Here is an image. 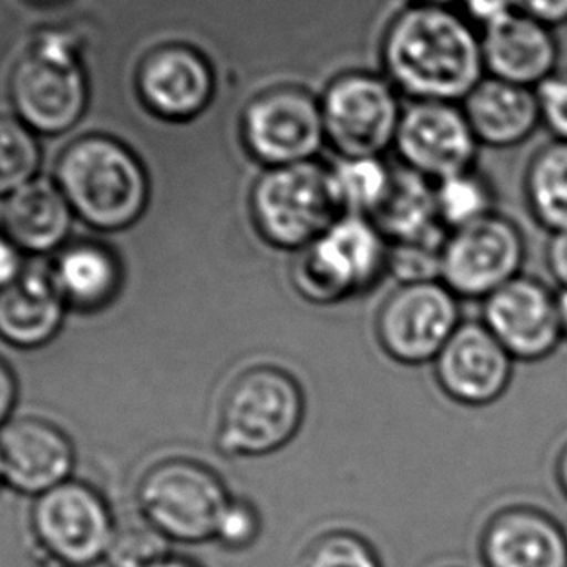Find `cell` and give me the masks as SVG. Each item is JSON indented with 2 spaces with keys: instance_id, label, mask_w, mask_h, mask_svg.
Listing matches in <instances>:
<instances>
[{
  "instance_id": "6da1fadb",
  "label": "cell",
  "mask_w": 567,
  "mask_h": 567,
  "mask_svg": "<svg viewBox=\"0 0 567 567\" xmlns=\"http://www.w3.org/2000/svg\"><path fill=\"white\" fill-rule=\"evenodd\" d=\"M379 63L410 102L463 103L486 74L476 25L457 9L417 4L385 25Z\"/></svg>"
},
{
  "instance_id": "7a4b0ae2",
  "label": "cell",
  "mask_w": 567,
  "mask_h": 567,
  "mask_svg": "<svg viewBox=\"0 0 567 567\" xmlns=\"http://www.w3.org/2000/svg\"><path fill=\"white\" fill-rule=\"evenodd\" d=\"M306 420V393L290 371L255 365L229 385L216 443L228 457H265L286 447Z\"/></svg>"
},
{
  "instance_id": "3957f363",
  "label": "cell",
  "mask_w": 567,
  "mask_h": 567,
  "mask_svg": "<svg viewBox=\"0 0 567 567\" xmlns=\"http://www.w3.org/2000/svg\"><path fill=\"white\" fill-rule=\"evenodd\" d=\"M389 241L363 216L342 214L293 255L290 280L303 300L332 306L371 292L389 275Z\"/></svg>"
},
{
  "instance_id": "277c9868",
  "label": "cell",
  "mask_w": 567,
  "mask_h": 567,
  "mask_svg": "<svg viewBox=\"0 0 567 567\" xmlns=\"http://www.w3.org/2000/svg\"><path fill=\"white\" fill-rule=\"evenodd\" d=\"M252 218L265 241L298 252L313 244L340 213L329 166L319 159L268 167L255 182Z\"/></svg>"
},
{
  "instance_id": "5b68a950",
  "label": "cell",
  "mask_w": 567,
  "mask_h": 567,
  "mask_svg": "<svg viewBox=\"0 0 567 567\" xmlns=\"http://www.w3.org/2000/svg\"><path fill=\"white\" fill-rule=\"evenodd\" d=\"M324 136L339 158H383L401 125V94L383 72L352 69L324 84Z\"/></svg>"
},
{
  "instance_id": "8992f818",
  "label": "cell",
  "mask_w": 567,
  "mask_h": 567,
  "mask_svg": "<svg viewBox=\"0 0 567 567\" xmlns=\"http://www.w3.org/2000/svg\"><path fill=\"white\" fill-rule=\"evenodd\" d=\"M59 179L80 216L95 228H125L146 203V179L133 156L110 141L79 142L66 151Z\"/></svg>"
},
{
  "instance_id": "52a82bcc",
  "label": "cell",
  "mask_w": 567,
  "mask_h": 567,
  "mask_svg": "<svg viewBox=\"0 0 567 567\" xmlns=\"http://www.w3.org/2000/svg\"><path fill=\"white\" fill-rule=\"evenodd\" d=\"M229 499L226 484L213 468L187 458L159 463L138 486L144 519L179 543L214 538Z\"/></svg>"
},
{
  "instance_id": "ba28073f",
  "label": "cell",
  "mask_w": 567,
  "mask_h": 567,
  "mask_svg": "<svg viewBox=\"0 0 567 567\" xmlns=\"http://www.w3.org/2000/svg\"><path fill=\"white\" fill-rule=\"evenodd\" d=\"M463 323L461 303L442 280L396 284L375 316L381 350L402 365L434 363Z\"/></svg>"
},
{
  "instance_id": "9c48e42d",
  "label": "cell",
  "mask_w": 567,
  "mask_h": 567,
  "mask_svg": "<svg viewBox=\"0 0 567 567\" xmlns=\"http://www.w3.org/2000/svg\"><path fill=\"white\" fill-rule=\"evenodd\" d=\"M247 148L267 167L317 159L327 144L319 94L303 84H278L245 110Z\"/></svg>"
},
{
  "instance_id": "30bf717a",
  "label": "cell",
  "mask_w": 567,
  "mask_h": 567,
  "mask_svg": "<svg viewBox=\"0 0 567 567\" xmlns=\"http://www.w3.org/2000/svg\"><path fill=\"white\" fill-rule=\"evenodd\" d=\"M525 237L504 214L453 229L442 247V280L458 300H486L520 276Z\"/></svg>"
},
{
  "instance_id": "8fae6325",
  "label": "cell",
  "mask_w": 567,
  "mask_h": 567,
  "mask_svg": "<svg viewBox=\"0 0 567 567\" xmlns=\"http://www.w3.org/2000/svg\"><path fill=\"white\" fill-rule=\"evenodd\" d=\"M32 520L41 546L66 567L92 566L105 558L117 530L103 497L74 481L38 496Z\"/></svg>"
},
{
  "instance_id": "7c38bea8",
  "label": "cell",
  "mask_w": 567,
  "mask_h": 567,
  "mask_svg": "<svg viewBox=\"0 0 567 567\" xmlns=\"http://www.w3.org/2000/svg\"><path fill=\"white\" fill-rule=\"evenodd\" d=\"M481 142L461 103L410 102L394 141L399 164L430 182L474 169Z\"/></svg>"
},
{
  "instance_id": "4fadbf2b",
  "label": "cell",
  "mask_w": 567,
  "mask_h": 567,
  "mask_svg": "<svg viewBox=\"0 0 567 567\" xmlns=\"http://www.w3.org/2000/svg\"><path fill=\"white\" fill-rule=\"evenodd\" d=\"M482 323L520 362L548 358L564 340L556 292L533 276H517L482 300Z\"/></svg>"
},
{
  "instance_id": "5bb4252c",
  "label": "cell",
  "mask_w": 567,
  "mask_h": 567,
  "mask_svg": "<svg viewBox=\"0 0 567 567\" xmlns=\"http://www.w3.org/2000/svg\"><path fill=\"white\" fill-rule=\"evenodd\" d=\"M512 354L482 321H463L434 360L437 385L451 401L488 406L504 396L513 378Z\"/></svg>"
},
{
  "instance_id": "9a60e30c",
  "label": "cell",
  "mask_w": 567,
  "mask_h": 567,
  "mask_svg": "<svg viewBox=\"0 0 567 567\" xmlns=\"http://www.w3.org/2000/svg\"><path fill=\"white\" fill-rule=\"evenodd\" d=\"M12 94L25 123L41 133H63L74 125L86 100L82 72L53 41L18 64Z\"/></svg>"
},
{
  "instance_id": "2e32d148",
  "label": "cell",
  "mask_w": 567,
  "mask_h": 567,
  "mask_svg": "<svg viewBox=\"0 0 567 567\" xmlns=\"http://www.w3.org/2000/svg\"><path fill=\"white\" fill-rule=\"evenodd\" d=\"M484 567H567V533L533 505L497 509L482 528Z\"/></svg>"
},
{
  "instance_id": "e0dca14e",
  "label": "cell",
  "mask_w": 567,
  "mask_h": 567,
  "mask_svg": "<svg viewBox=\"0 0 567 567\" xmlns=\"http://www.w3.org/2000/svg\"><path fill=\"white\" fill-rule=\"evenodd\" d=\"M0 457L10 488L41 496L69 481L74 450L56 425L22 417L0 430Z\"/></svg>"
},
{
  "instance_id": "ac0fdd59",
  "label": "cell",
  "mask_w": 567,
  "mask_h": 567,
  "mask_svg": "<svg viewBox=\"0 0 567 567\" xmlns=\"http://www.w3.org/2000/svg\"><path fill=\"white\" fill-rule=\"evenodd\" d=\"M484 71L492 79L536 87L558 72L559 45L550 25L513 12L482 30Z\"/></svg>"
},
{
  "instance_id": "d6986e66",
  "label": "cell",
  "mask_w": 567,
  "mask_h": 567,
  "mask_svg": "<svg viewBox=\"0 0 567 567\" xmlns=\"http://www.w3.org/2000/svg\"><path fill=\"white\" fill-rule=\"evenodd\" d=\"M461 107L474 136L489 148L519 146L540 125L535 87L519 86L492 76H484L466 95Z\"/></svg>"
},
{
  "instance_id": "ffe728a7",
  "label": "cell",
  "mask_w": 567,
  "mask_h": 567,
  "mask_svg": "<svg viewBox=\"0 0 567 567\" xmlns=\"http://www.w3.org/2000/svg\"><path fill=\"white\" fill-rule=\"evenodd\" d=\"M66 308L51 268H25L17 282L0 292V337L12 347H43L61 331Z\"/></svg>"
},
{
  "instance_id": "44dd1931",
  "label": "cell",
  "mask_w": 567,
  "mask_h": 567,
  "mask_svg": "<svg viewBox=\"0 0 567 567\" xmlns=\"http://www.w3.org/2000/svg\"><path fill=\"white\" fill-rule=\"evenodd\" d=\"M371 221L389 244H443L450 234L437 214L435 183L402 164L393 166V182Z\"/></svg>"
},
{
  "instance_id": "7402d4cb",
  "label": "cell",
  "mask_w": 567,
  "mask_h": 567,
  "mask_svg": "<svg viewBox=\"0 0 567 567\" xmlns=\"http://www.w3.org/2000/svg\"><path fill=\"white\" fill-rule=\"evenodd\" d=\"M146 102L166 117H189L213 94V74L203 56L189 49H164L152 55L141 76Z\"/></svg>"
},
{
  "instance_id": "603a6c76",
  "label": "cell",
  "mask_w": 567,
  "mask_h": 567,
  "mask_svg": "<svg viewBox=\"0 0 567 567\" xmlns=\"http://www.w3.org/2000/svg\"><path fill=\"white\" fill-rule=\"evenodd\" d=\"M10 241L25 251L48 252L63 244L71 229L66 198L45 182L25 183L4 208Z\"/></svg>"
},
{
  "instance_id": "cb8c5ba5",
  "label": "cell",
  "mask_w": 567,
  "mask_h": 567,
  "mask_svg": "<svg viewBox=\"0 0 567 567\" xmlns=\"http://www.w3.org/2000/svg\"><path fill=\"white\" fill-rule=\"evenodd\" d=\"M53 282L69 308L94 311L111 303L121 284L117 260L100 245L64 249L51 267Z\"/></svg>"
},
{
  "instance_id": "d4e9b609",
  "label": "cell",
  "mask_w": 567,
  "mask_h": 567,
  "mask_svg": "<svg viewBox=\"0 0 567 567\" xmlns=\"http://www.w3.org/2000/svg\"><path fill=\"white\" fill-rule=\"evenodd\" d=\"M528 208L551 234L567 229V142L551 141L536 152L525 175Z\"/></svg>"
},
{
  "instance_id": "484cf974",
  "label": "cell",
  "mask_w": 567,
  "mask_h": 567,
  "mask_svg": "<svg viewBox=\"0 0 567 567\" xmlns=\"http://www.w3.org/2000/svg\"><path fill=\"white\" fill-rule=\"evenodd\" d=\"M329 175L340 213L371 220L389 193L393 166L383 158H339Z\"/></svg>"
},
{
  "instance_id": "4316f807",
  "label": "cell",
  "mask_w": 567,
  "mask_h": 567,
  "mask_svg": "<svg viewBox=\"0 0 567 567\" xmlns=\"http://www.w3.org/2000/svg\"><path fill=\"white\" fill-rule=\"evenodd\" d=\"M435 203L440 220L447 231L463 228L496 213L489 183L474 169L435 183Z\"/></svg>"
},
{
  "instance_id": "83f0119b",
  "label": "cell",
  "mask_w": 567,
  "mask_h": 567,
  "mask_svg": "<svg viewBox=\"0 0 567 567\" xmlns=\"http://www.w3.org/2000/svg\"><path fill=\"white\" fill-rule=\"evenodd\" d=\"M105 559L111 567H158L169 559V538L148 520L125 523L115 530Z\"/></svg>"
},
{
  "instance_id": "f1b7e54d",
  "label": "cell",
  "mask_w": 567,
  "mask_h": 567,
  "mask_svg": "<svg viewBox=\"0 0 567 567\" xmlns=\"http://www.w3.org/2000/svg\"><path fill=\"white\" fill-rule=\"evenodd\" d=\"M40 152L32 134L18 121L0 117V195L17 193L32 179Z\"/></svg>"
},
{
  "instance_id": "f546056e",
  "label": "cell",
  "mask_w": 567,
  "mask_h": 567,
  "mask_svg": "<svg viewBox=\"0 0 567 567\" xmlns=\"http://www.w3.org/2000/svg\"><path fill=\"white\" fill-rule=\"evenodd\" d=\"M301 567H383V561L362 535L331 530L309 544Z\"/></svg>"
},
{
  "instance_id": "4dcf8cb0",
  "label": "cell",
  "mask_w": 567,
  "mask_h": 567,
  "mask_svg": "<svg viewBox=\"0 0 567 567\" xmlns=\"http://www.w3.org/2000/svg\"><path fill=\"white\" fill-rule=\"evenodd\" d=\"M389 275L399 284L434 282L442 276L443 244H389Z\"/></svg>"
},
{
  "instance_id": "1f68e13d",
  "label": "cell",
  "mask_w": 567,
  "mask_h": 567,
  "mask_svg": "<svg viewBox=\"0 0 567 567\" xmlns=\"http://www.w3.org/2000/svg\"><path fill=\"white\" fill-rule=\"evenodd\" d=\"M260 535L259 509L247 499H229L216 528V540L228 550L249 548Z\"/></svg>"
},
{
  "instance_id": "d6a6232c",
  "label": "cell",
  "mask_w": 567,
  "mask_h": 567,
  "mask_svg": "<svg viewBox=\"0 0 567 567\" xmlns=\"http://www.w3.org/2000/svg\"><path fill=\"white\" fill-rule=\"evenodd\" d=\"M535 92L540 125L554 134V141L567 142V72H554Z\"/></svg>"
},
{
  "instance_id": "836d02e7",
  "label": "cell",
  "mask_w": 567,
  "mask_h": 567,
  "mask_svg": "<svg viewBox=\"0 0 567 567\" xmlns=\"http://www.w3.org/2000/svg\"><path fill=\"white\" fill-rule=\"evenodd\" d=\"M458 7L461 12L482 30L515 12L513 0H461Z\"/></svg>"
},
{
  "instance_id": "e575fe53",
  "label": "cell",
  "mask_w": 567,
  "mask_h": 567,
  "mask_svg": "<svg viewBox=\"0 0 567 567\" xmlns=\"http://www.w3.org/2000/svg\"><path fill=\"white\" fill-rule=\"evenodd\" d=\"M515 10L550 28L567 24V0H513Z\"/></svg>"
},
{
  "instance_id": "d590c367",
  "label": "cell",
  "mask_w": 567,
  "mask_h": 567,
  "mask_svg": "<svg viewBox=\"0 0 567 567\" xmlns=\"http://www.w3.org/2000/svg\"><path fill=\"white\" fill-rule=\"evenodd\" d=\"M546 262L559 288H567V229L551 234L546 247Z\"/></svg>"
},
{
  "instance_id": "8d00e7d4",
  "label": "cell",
  "mask_w": 567,
  "mask_h": 567,
  "mask_svg": "<svg viewBox=\"0 0 567 567\" xmlns=\"http://www.w3.org/2000/svg\"><path fill=\"white\" fill-rule=\"evenodd\" d=\"M22 257L18 252L17 245L10 239L0 237V292L17 282L22 276Z\"/></svg>"
},
{
  "instance_id": "74e56055",
  "label": "cell",
  "mask_w": 567,
  "mask_h": 567,
  "mask_svg": "<svg viewBox=\"0 0 567 567\" xmlns=\"http://www.w3.org/2000/svg\"><path fill=\"white\" fill-rule=\"evenodd\" d=\"M18 399V385L14 373L0 360V430L9 424L10 414Z\"/></svg>"
},
{
  "instance_id": "f35d334b",
  "label": "cell",
  "mask_w": 567,
  "mask_h": 567,
  "mask_svg": "<svg viewBox=\"0 0 567 567\" xmlns=\"http://www.w3.org/2000/svg\"><path fill=\"white\" fill-rule=\"evenodd\" d=\"M556 481H558L559 489L567 499V443L559 451L558 458H556Z\"/></svg>"
},
{
  "instance_id": "ab89813d",
  "label": "cell",
  "mask_w": 567,
  "mask_h": 567,
  "mask_svg": "<svg viewBox=\"0 0 567 567\" xmlns=\"http://www.w3.org/2000/svg\"><path fill=\"white\" fill-rule=\"evenodd\" d=\"M556 306H558L559 329L564 339H567V288H559V292H556Z\"/></svg>"
},
{
  "instance_id": "60d3db41",
  "label": "cell",
  "mask_w": 567,
  "mask_h": 567,
  "mask_svg": "<svg viewBox=\"0 0 567 567\" xmlns=\"http://www.w3.org/2000/svg\"><path fill=\"white\" fill-rule=\"evenodd\" d=\"M410 4L417 7H437V9H455L461 0H409Z\"/></svg>"
},
{
  "instance_id": "b9f144b4",
  "label": "cell",
  "mask_w": 567,
  "mask_h": 567,
  "mask_svg": "<svg viewBox=\"0 0 567 567\" xmlns=\"http://www.w3.org/2000/svg\"><path fill=\"white\" fill-rule=\"evenodd\" d=\"M158 567H197L189 564V561H185V559H174L169 558L164 561V564H159Z\"/></svg>"
},
{
  "instance_id": "7bdbcfd3",
  "label": "cell",
  "mask_w": 567,
  "mask_h": 567,
  "mask_svg": "<svg viewBox=\"0 0 567 567\" xmlns=\"http://www.w3.org/2000/svg\"><path fill=\"white\" fill-rule=\"evenodd\" d=\"M4 482V465H2V457H0V484Z\"/></svg>"
}]
</instances>
